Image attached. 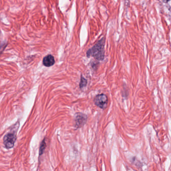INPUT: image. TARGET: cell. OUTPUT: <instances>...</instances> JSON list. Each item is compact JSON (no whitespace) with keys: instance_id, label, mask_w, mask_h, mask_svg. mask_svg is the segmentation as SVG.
<instances>
[{"instance_id":"cell-4","label":"cell","mask_w":171,"mask_h":171,"mask_svg":"<svg viewBox=\"0 0 171 171\" xmlns=\"http://www.w3.org/2000/svg\"><path fill=\"white\" fill-rule=\"evenodd\" d=\"M87 116L83 113H77L76 115L75 121V127L77 128H80L83 127L86 124L87 121Z\"/></svg>"},{"instance_id":"cell-1","label":"cell","mask_w":171,"mask_h":171,"mask_svg":"<svg viewBox=\"0 0 171 171\" xmlns=\"http://www.w3.org/2000/svg\"><path fill=\"white\" fill-rule=\"evenodd\" d=\"M105 38L103 37L99 40L92 48L87 51V57H93L98 60H103L105 57Z\"/></svg>"},{"instance_id":"cell-6","label":"cell","mask_w":171,"mask_h":171,"mask_svg":"<svg viewBox=\"0 0 171 171\" xmlns=\"http://www.w3.org/2000/svg\"><path fill=\"white\" fill-rule=\"evenodd\" d=\"M46 146V143L45 139H44L42 142L40 147L39 155L41 156L43 154L44 151L45 150Z\"/></svg>"},{"instance_id":"cell-3","label":"cell","mask_w":171,"mask_h":171,"mask_svg":"<svg viewBox=\"0 0 171 171\" xmlns=\"http://www.w3.org/2000/svg\"><path fill=\"white\" fill-rule=\"evenodd\" d=\"M94 102L95 104L98 107L102 109H106L108 102L107 96L103 94L98 95L94 98Z\"/></svg>"},{"instance_id":"cell-5","label":"cell","mask_w":171,"mask_h":171,"mask_svg":"<svg viewBox=\"0 0 171 171\" xmlns=\"http://www.w3.org/2000/svg\"><path fill=\"white\" fill-rule=\"evenodd\" d=\"M55 61L54 57L51 55H47L44 58L43 60V64L44 66L47 67L53 66L55 64Z\"/></svg>"},{"instance_id":"cell-7","label":"cell","mask_w":171,"mask_h":171,"mask_svg":"<svg viewBox=\"0 0 171 171\" xmlns=\"http://www.w3.org/2000/svg\"><path fill=\"white\" fill-rule=\"evenodd\" d=\"M87 84V80L82 76H81V81H80V88H83L84 87L86 86Z\"/></svg>"},{"instance_id":"cell-8","label":"cell","mask_w":171,"mask_h":171,"mask_svg":"<svg viewBox=\"0 0 171 171\" xmlns=\"http://www.w3.org/2000/svg\"><path fill=\"white\" fill-rule=\"evenodd\" d=\"M170 1H171V0H162V1L165 3H167L168 2H169Z\"/></svg>"},{"instance_id":"cell-2","label":"cell","mask_w":171,"mask_h":171,"mask_svg":"<svg viewBox=\"0 0 171 171\" xmlns=\"http://www.w3.org/2000/svg\"><path fill=\"white\" fill-rule=\"evenodd\" d=\"M18 128L19 127L15 129L14 131H13V130H11L4 136L3 143L5 147H6V148L10 149L12 148L14 146L17 139L16 133Z\"/></svg>"}]
</instances>
